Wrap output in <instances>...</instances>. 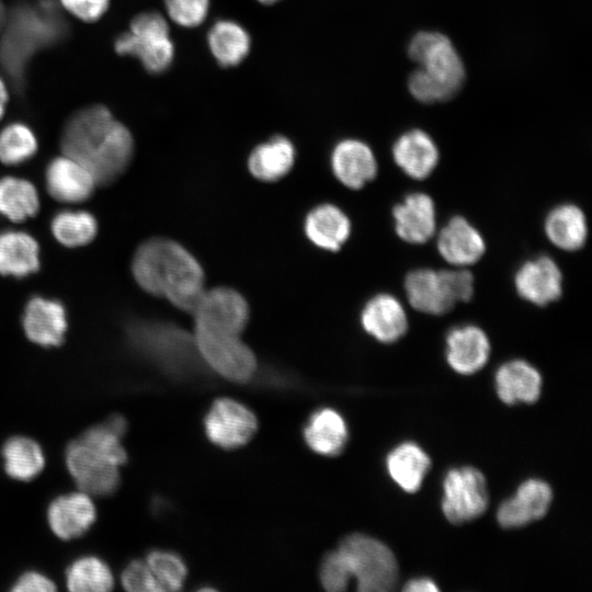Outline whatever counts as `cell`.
Wrapping results in <instances>:
<instances>
[{
	"mask_svg": "<svg viewBox=\"0 0 592 592\" xmlns=\"http://www.w3.org/2000/svg\"><path fill=\"white\" fill-rule=\"evenodd\" d=\"M60 148L83 164L98 185L110 184L127 169L134 155L129 129L110 110L95 104L75 112L60 135Z\"/></svg>",
	"mask_w": 592,
	"mask_h": 592,
	"instance_id": "cell-1",
	"label": "cell"
},
{
	"mask_svg": "<svg viewBox=\"0 0 592 592\" xmlns=\"http://www.w3.org/2000/svg\"><path fill=\"white\" fill-rule=\"evenodd\" d=\"M132 274L146 293L164 297L183 311L193 312L204 289V272L181 244L166 238L143 242L132 260Z\"/></svg>",
	"mask_w": 592,
	"mask_h": 592,
	"instance_id": "cell-2",
	"label": "cell"
},
{
	"mask_svg": "<svg viewBox=\"0 0 592 592\" xmlns=\"http://www.w3.org/2000/svg\"><path fill=\"white\" fill-rule=\"evenodd\" d=\"M67 23L53 0L20 3L7 12L0 32V66L18 90L31 58L65 38Z\"/></svg>",
	"mask_w": 592,
	"mask_h": 592,
	"instance_id": "cell-3",
	"label": "cell"
},
{
	"mask_svg": "<svg viewBox=\"0 0 592 592\" xmlns=\"http://www.w3.org/2000/svg\"><path fill=\"white\" fill-rule=\"evenodd\" d=\"M134 349L172 378L187 380L202 373V361L194 337L167 322L143 321L130 327Z\"/></svg>",
	"mask_w": 592,
	"mask_h": 592,
	"instance_id": "cell-4",
	"label": "cell"
},
{
	"mask_svg": "<svg viewBox=\"0 0 592 592\" xmlns=\"http://www.w3.org/2000/svg\"><path fill=\"white\" fill-rule=\"evenodd\" d=\"M403 286L413 309L440 316L448 312L457 303H466L473 297L474 275L466 267H420L406 275Z\"/></svg>",
	"mask_w": 592,
	"mask_h": 592,
	"instance_id": "cell-5",
	"label": "cell"
},
{
	"mask_svg": "<svg viewBox=\"0 0 592 592\" xmlns=\"http://www.w3.org/2000/svg\"><path fill=\"white\" fill-rule=\"evenodd\" d=\"M338 551L362 592H388L398 583V563L384 543L354 533L341 540Z\"/></svg>",
	"mask_w": 592,
	"mask_h": 592,
	"instance_id": "cell-6",
	"label": "cell"
},
{
	"mask_svg": "<svg viewBox=\"0 0 592 592\" xmlns=\"http://www.w3.org/2000/svg\"><path fill=\"white\" fill-rule=\"evenodd\" d=\"M119 55L136 57L151 73L167 70L174 56L169 26L159 12H143L130 22L129 31L121 34L114 43Z\"/></svg>",
	"mask_w": 592,
	"mask_h": 592,
	"instance_id": "cell-7",
	"label": "cell"
},
{
	"mask_svg": "<svg viewBox=\"0 0 592 592\" xmlns=\"http://www.w3.org/2000/svg\"><path fill=\"white\" fill-rule=\"evenodd\" d=\"M408 55L449 98L462 88L465 79L464 64L444 34L428 31L417 33L409 43Z\"/></svg>",
	"mask_w": 592,
	"mask_h": 592,
	"instance_id": "cell-8",
	"label": "cell"
},
{
	"mask_svg": "<svg viewBox=\"0 0 592 592\" xmlns=\"http://www.w3.org/2000/svg\"><path fill=\"white\" fill-rule=\"evenodd\" d=\"M198 354L215 373L232 382H247L255 372L257 360L240 335L195 329Z\"/></svg>",
	"mask_w": 592,
	"mask_h": 592,
	"instance_id": "cell-9",
	"label": "cell"
},
{
	"mask_svg": "<svg viewBox=\"0 0 592 592\" xmlns=\"http://www.w3.org/2000/svg\"><path fill=\"white\" fill-rule=\"evenodd\" d=\"M488 508V489L482 473L474 467L451 469L443 482L442 510L453 524L476 520Z\"/></svg>",
	"mask_w": 592,
	"mask_h": 592,
	"instance_id": "cell-10",
	"label": "cell"
},
{
	"mask_svg": "<svg viewBox=\"0 0 592 592\" xmlns=\"http://www.w3.org/2000/svg\"><path fill=\"white\" fill-rule=\"evenodd\" d=\"M195 329L240 335L249 320L243 296L228 287L205 291L193 312Z\"/></svg>",
	"mask_w": 592,
	"mask_h": 592,
	"instance_id": "cell-11",
	"label": "cell"
},
{
	"mask_svg": "<svg viewBox=\"0 0 592 592\" xmlns=\"http://www.w3.org/2000/svg\"><path fill=\"white\" fill-rule=\"evenodd\" d=\"M65 460L78 489L91 497L110 496L119 486V467L78 439L67 445Z\"/></svg>",
	"mask_w": 592,
	"mask_h": 592,
	"instance_id": "cell-12",
	"label": "cell"
},
{
	"mask_svg": "<svg viewBox=\"0 0 592 592\" xmlns=\"http://www.w3.org/2000/svg\"><path fill=\"white\" fill-rule=\"evenodd\" d=\"M204 429L213 444L231 449L251 440L258 430V420L241 402L230 398H218L204 418Z\"/></svg>",
	"mask_w": 592,
	"mask_h": 592,
	"instance_id": "cell-13",
	"label": "cell"
},
{
	"mask_svg": "<svg viewBox=\"0 0 592 592\" xmlns=\"http://www.w3.org/2000/svg\"><path fill=\"white\" fill-rule=\"evenodd\" d=\"M98 183L79 161L60 155L49 161L45 170L46 191L55 201L73 205L89 200Z\"/></svg>",
	"mask_w": 592,
	"mask_h": 592,
	"instance_id": "cell-14",
	"label": "cell"
},
{
	"mask_svg": "<svg viewBox=\"0 0 592 592\" xmlns=\"http://www.w3.org/2000/svg\"><path fill=\"white\" fill-rule=\"evenodd\" d=\"M22 328L33 343L44 346H59L68 329L67 310L54 298L33 296L24 307Z\"/></svg>",
	"mask_w": 592,
	"mask_h": 592,
	"instance_id": "cell-15",
	"label": "cell"
},
{
	"mask_svg": "<svg viewBox=\"0 0 592 592\" xmlns=\"http://www.w3.org/2000/svg\"><path fill=\"white\" fill-rule=\"evenodd\" d=\"M514 287L522 299L544 307L562 295V273L550 257L539 255L525 261L517 269Z\"/></svg>",
	"mask_w": 592,
	"mask_h": 592,
	"instance_id": "cell-16",
	"label": "cell"
},
{
	"mask_svg": "<svg viewBox=\"0 0 592 592\" xmlns=\"http://www.w3.org/2000/svg\"><path fill=\"white\" fill-rule=\"evenodd\" d=\"M50 531L62 540L82 536L96 519L92 497L81 490L56 497L47 508Z\"/></svg>",
	"mask_w": 592,
	"mask_h": 592,
	"instance_id": "cell-17",
	"label": "cell"
},
{
	"mask_svg": "<svg viewBox=\"0 0 592 592\" xmlns=\"http://www.w3.org/2000/svg\"><path fill=\"white\" fill-rule=\"evenodd\" d=\"M436 248L452 266L467 267L482 258L486 242L480 231L465 217L454 216L439 231Z\"/></svg>",
	"mask_w": 592,
	"mask_h": 592,
	"instance_id": "cell-18",
	"label": "cell"
},
{
	"mask_svg": "<svg viewBox=\"0 0 592 592\" xmlns=\"http://www.w3.org/2000/svg\"><path fill=\"white\" fill-rule=\"evenodd\" d=\"M397 236L411 244H423L436 232V210L433 198L423 192L408 194L392 208Z\"/></svg>",
	"mask_w": 592,
	"mask_h": 592,
	"instance_id": "cell-19",
	"label": "cell"
},
{
	"mask_svg": "<svg viewBox=\"0 0 592 592\" xmlns=\"http://www.w3.org/2000/svg\"><path fill=\"white\" fill-rule=\"evenodd\" d=\"M553 500L550 486L539 479H527L515 494L501 503L497 519L505 528L521 527L542 519Z\"/></svg>",
	"mask_w": 592,
	"mask_h": 592,
	"instance_id": "cell-20",
	"label": "cell"
},
{
	"mask_svg": "<svg viewBox=\"0 0 592 592\" xmlns=\"http://www.w3.org/2000/svg\"><path fill=\"white\" fill-rule=\"evenodd\" d=\"M361 325L366 333L382 343H394L408 330V316L405 307L391 294L373 296L361 311Z\"/></svg>",
	"mask_w": 592,
	"mask_h": 592,
	"instance_id": "cell-21",
	"label": "cell"
},
{
	"mask_svg": "<svg viewBox=\"0 0 592 592\" xmlns=\"http://www.w3.org/2000/svg\"><path fill=\"white\" fill-rule=\"evenodd\" d=\"M446 361L463 375L480 371L490 356V341L487 333L475 325L458 326L446 335Z\"/></svg>",
	"mask_w": 592,
	"mask_h": 592,
	"instance_id": "cell-22",
	"label": "cell"
},
{
	"mask_svg": "<svg viewBox=\"0 0 592 592\" xmlns=\"http://www.w3.org/2000/svg\"><path fill=\"white\" fill-rule=\"evenodd\" d=\"M335 178L346 187L357 190L375 179L377 161L371 147L357 139L338 143L331 155Z\"/></svg>",
	"mask_w": 592,
	"mask_h": 592,
	"instance_id": "cell-23",
	"label": "cell"
},
{
	"mask_svg": "<svg viewBox=\"0 0 592 592\" xmlns=\"http://www.w3.org/2000/svg\"><path fill=\"white\" fill-rule=\"evenodd\" d=\"M392 158L406 175L413 180H424L436 168L440 152L429 134L411 129L395 141Z\"/></svg>",
	"mask_w": 592,
	"mask_h": 592,
	"instance_id": "cell-24",
	"label": "cell"
},
{
	"mask_svg": "<svg viewBox=\"0 0 592 592\" xmlns=\"http://www.w3.org/2000/svg\"><path fill=\"white\" fill-rule=\"evenodd\" d=\"M41 266V249L37 240L19 229L0 231V274L26 277Z\"/></svg>",
	"mask_w": 592,
	"mask_h": 592,
	"instance_id": "cell-25",
	"label": "cell"
},
{
	"mask_svg": "<svg viewBox=\"0 0 592 592\" xmlns=\"http://www.w3.org/2000/svg\"><path fill=\"white\" fill-rule=\"evenodd\" d=\"M303 437L315 453L337 456L343 452L348 442L346 422L337 410L329 407L319 408L305 423Z\"/></svg>",
	"mask_w": 592,
	"mask_h": 592,
	"instance_id": "cell-26",
	"label": "cell"
},
{
	"mask_svg": "<svg viewBox=\"0 0 592 592\" xmlns=\"http://www.w3.org/2000/svg\"><path fill=\"white\" fill-rule=\"evenodd\" d=\"M496 389L506 405L533 403L542 390L540 373L523 360H512L502 364L496 373Z\"/></svg>",
	"mask_w": 592,
	"mask_h": 592,
	"instance_id": "cell-27",
	"label": "cell"
},
{
	"mask_svg": "<svg viewBox=\"0 0 592 592\" xmlns=\"http://www.w3.org/2000/svg\"><path fill=\"white\" fill-rule=\"evenodd\" d=\"M544 230L548 240L563 251L580 250L588 237V223L583 210L574 204H561L546 216Z\"/></svg>",
	"mask_w": 592,
	"mask_h": 592,
	"instance_id": "cell-28",
	"label": "cell"
},
{
	"mask_svg": "<svg viewBox=\"0 0 592 592\" xmlns=\"http://www.w3.org/2000/svg\"><path fill=\"white\" fill-rule=\"evenodd\" d=\"M305 232L317 247L337 251L351 234V221L339 207L322 204L308 213L305 219Z\"/></svg>",
	"mask_w": 592,
	"mask_h": 592,
	"instance_id": "cell-29",
	"label": "cell"
},
{
	"mask_svg": "<svg viewBox=\"0 0 592 592\" xmlns=\"http://www.w3.org/2000/svg\"><path fill=\"white\" fill-rule=\"evenodd\" d=\"M294 161L295 148L292 141L283 136H274L251 151L248 167L258 180L276 181L291 171Z\"/></svg>",
	"mask_w": 592,
	"mask_h": 592,
	"instance_id": "cell-30",
	"label": "cell"
},
{
	"mask_svg": "<svg viewBox=\"0 0 592 592\" xmlns=\"http://www.w3.org/2000/svg\"><path fill=\"white\" fill-rule=\"evenodd\" d=\"M430 466V457L412 442L398 445L386 458V467L391 479L410 493L420 489Z\"/></svg>",
	"mask_w": 592,
	"mask_h": 592,
	"instance_id": "cell-31",
	"label": "cell"
},
{
	"mask_svg": "<svg viewBox=\"0 0 592 592\" xmlns=\"http://www.w3.org/2000/svg\"><path fill=\"white\" fill-rule=\"evenodd\" d=\"M1 456L7 475L20 481L34 479L45 466V456L41 445L24 435L8 439L1 448Z\"/></svg>",
	"mask_w": 592,
	"mask_h": 592,
	"instance_id": "cell-32",
	"label": "cell"
},
{
	"mask_svg": "<svg viewBox=\"0 0 592 592\" xmlns=\"http://www.w3.org/2000/svg\"><path fill=\"white\" fill-rule=\"evenodd\" d=\"M209 49L221 67L239 65L249 54L251 38L249 33L237 22L217 21L207 35Z\"/></svg>",
	"mask_w": 592,
	"mask_h": 592,
	"instance_id": "cell-33",
	"label": "cell"
},
{
	"mask_svg": "<svg viewBox=\"0 0 592 592\" xmlns=\"http://www.w3.org/2000/svg\"><path fill=\"white\" fill-rule=\"evenodd\" d=\"M41 207L36 186L27 179L8 175L0 179V215L12 223L34 217Z\"/></svg>",
	"mask_w": 592,
	"mask_h": 592,
	"instance_id": "cell-34",
	"label": "cell"
},
{
	"mask_svg": "<svg viewBox=\"0 0 592 592\" xmlns=\"http://www.w3.org/2000/svg\"><path fill=\"white\" fill-rule=\"evenodd\" d=\"M49 227L55 240L66 248L84 247L98 234V221L86 209H61L53 216Z\"/></svg>",
	"mask_w": 592,
	"mask_h": 592,
	"instance_id": "cell-35",
	"label": "cell"
},
{
	"mask_svg": "<svg viewBox=\"0 0 592 592\" xmlns=\"http://www.w3.org/2000/svg\"><path fill=\"white\" fill-rule=\"evenodd\" d=\"M114 583L110 566L93 555L76 558L66 569V584L72 592H106Z\"/></svg>",
	"mask_w": 592,
	"mask_h": 592,
	"instance_id": "cell-36",
	"label": "cell"
},
{
	"mask_svg": "<svg viewBox=\"0 0 592 592\" xmlns=\"http://www.w3.org/2000/svg\"><path fill=\"white\" fill-rule=\"evenodd\" d=\"M38 143L33 130L23 123H11L0 130V162L19 166L37 151Z\"/></svg>",
	"mask_w": 592,
	"mask_h": 592,
	"instance_id": "cell-37",
	"label": "cell"
},
{
	"mask_svg": "<svg viewBox=\"0 0 592 592\" xmlns=\"http://www.w3.org/2000/svg\"><path fill=\"white\" fill-rule=\"evenodd\" d=\"M145 561L162 592L178 591L183 587L187 570L179 555L155 549L147 555Z\"/></svg>",
	"mask_w": 592,
	"mask_h": 592,
	"instance_id": "cell-38",
	"label": "cell"
},
{
	"mask_svg": "<svg viewBox=\"0 0 592 592\" xmlns=\"http://www.w3.org/2000/svg\"><path fill=\"white\" fill-rule=\"evenodd\" d=\"M78 440L118 467L127 462V452L122 444V437L103 422L88 428Z\"/></svg>",
	"mask_w": 592,
	"mask_h": 592,
	"instance_id": "cell-39",
	"label": "cell"
},
{
	"mask_svg": "<svg viewBox=\"0 0 592 592\" xmlns=\"http://www.w3.org/2000/svg\"><path fill=\"white\" fill-rule=\"evenodd\" d=\"M319 578L329 592L344 591L350 582V570L338 549L328 553L321 560Z\"/></svg>",
	"mask_w": 592,
	"mask_h": 592,
	"instance_id": "cell-40",
	"label": "cell"
},
{
	"mask_svg": "<svg viewBox=\"0 0 592 592\" xmlns=\"http://www.w3.org/2000/svg\"><path fill=\"white\" fill-rule=\"evenodd\" d=\"M168 15L184 27L202 24L207 15L209 0H164Z\"/></svg>",
	"mask_w": 592,
	"mask_h": 592,
	"instance_id": "cell-41",
	"label": "cell"
},
{
	"mask_svg": "<svg viewBox=\"0 0 592 592\" xmlns=\"http://www.w3.org/2000/svg\"><path fill=\"white\" fill-rule=\"evenodd\" d=\"M121 583L129 592H161L145 560H133L122 571Z\"/></svg>",
	"mask_w": 592,
	"mask_h": 592,
	"instance_id": "cell-42",
	"label": "cell"
},
{
	"mask_svg": "<svg viewBox=\"0 0 592 592\" xmlns=\"http://www.w3.org/2000/svg\"><path fill=\"white\" fill-rule=\"evenodd\" d=\"M408 88L417 101L425 104L443 102L451 99L440 86L432 81L419 68L410 75Z\"/></svg>",
	"mask_w": 592,
	"mask_h": 592,
	"instance_id": "cell-43",
	"label": "cell"
},
{
	"mask_svg": "<svg viewBox=\"0 0 592 592\" xmlns=\"http://www.w3.org/2000/svg\"><path fill=\"white\" fill-rule=\"evenodd\" d=\"M62 8L84 22L98 21L107 10L110 0H59Z\"/></svg>",
	"mask_w": 592,
	"mask_h": 592,
	"instance_id": "cell-44",
	"label": "cell"
},
{
	"mask_svg": "<svg viewBox=\"0 0 592 592\" xmlns=\"http://www.w3.org/2000/svg\"><path fill=\"white\" fill-rule=\"evenodd\" d=\"M55 590V582L46 574L35 570L20 574L11 587L12 592H52Z\"/></svg>",
	"mask_w": 592,
	"mask_h": 592,
	"instance_id": "cell-45",
	"label": "cell"
},
{
	"mask_svg": "<svg viewBox=\"0 0 592 592\" xmlns=\"http://www.w3.org/2000/svg\"><path fill=\"white\" fill-rule=\"evenodd\" d=\"M407 592H436L439 588L428 578L413 579L407 582L403 587Z\"/></svg>",
	"mask_w": 592,
	"mask_h": 592,
	"instance_id": "cell-46",
	"label": "cell"
},
{
	"mask_svg": "<svg viewBox=\"0 0 592 592\" xmlns=\"http://www.w3.org/2000/svg\"><path fill=\"white\" fill-rule=\"evenodd\" d=\"M103 423L121 437L127 432V420L122 414H112Z\"/></svg>",
	"mask_w": 592,
	"mask_h": 592,
	"instance_id": "cell-47",
	"label": "cell"
},
{
	"mask_svg": "<svg viewBox=\"0 0 592 592\" xmlns=\"http://www.w3.org/2000/svg\"><path fill=\"white\" fill-rule=\"evenodd\" d=\"M8 89L4 81L0 78V119L2 118L5 112V105L8 103Z\"/></svg>",
	"mask_w": 592,
	"mask_h": 592,
	"instance_id": "cell-48",
	"label": "cell"
},
{
	"mask_svg": "<svg viewBox=\"0 0 592 592\" xmlns=\"http://www.w3.org/2000/svg\"><path fill=\"white\" fill-rule=\"evenodd\" d=\"M5 18H7V11H5V8L2 4V2L0 1V32H1L2 27H3L4 22H5Z\"/></svg>",
	"mask_w": 592,
	"mask_h": 592,
	"instance_id": "cell-49",
	"label": "cell"
},
{
	"mask_svg": "<svg viewBox=\"0 0 592 592\" xmlns=\"http://www.w3.org/2000/svg\"><path fill=\"white\" fill-rule=\"evenodd\" d=\"M259 2L263 3V4H273L280 0H258Z\"/></svg>",
	"mask_w": 592,
	"mask_h": 592,
	"instance_id": "cell-50",
	"label": "cell"
}]
</instances>
